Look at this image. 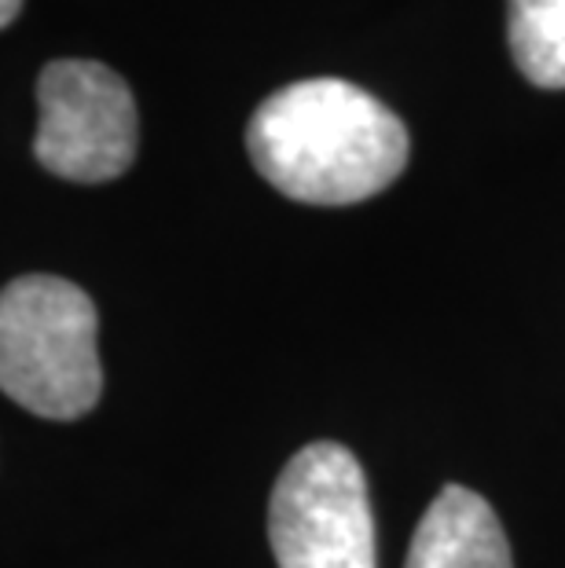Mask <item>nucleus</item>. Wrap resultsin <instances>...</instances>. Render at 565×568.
<instances>
[{
    "instance_id": "nucleus-1",
    "label": "nucleus",
    "mask_w": 565,
    "mask_h": 568,
    "mask_svg": "<svg viewBox=\"0 0 565 568\" xmlns=\"http://www.w3.org/2000/svg\"><path fill=\"white\" fill-rule=\"evenodd\" d=\"M258 173L286 199L353 205L386 191L407 165V129L386 103L342 78L272 92L246 129Z\"/></svg>"
},
{
    "instance_id": "nucleus-2",
    "label": "nucleus",
    "mask_w": 565,
    "mask_h": 568,
    "mask_svg": "<svg viewBox=\"0 0 565 568\" xmlns=\"http://www.w3.org/2000/svg\"><path fill=\"white\" fill-rule=\"evenodd\" d=\"M95 305L59 275H19L0 290V393L41 418L70 422L100 404Z\"/></svg>"
},
{
    "instance_id": "nucleus-3",
    "label": "nucleus",
    "mask_w": 565,
    "mask_h": 568,
    "mask_svg": "<svg viewBox=\"0 0 565 568\" xmlns=\"http://www.w3.org/2000/svg\"><path fill=\"white\" fill-rule=\"evenodd\" d=\"M269 542L280 568H379L367 480L349 447L320 440L283 466Z\"/></svg>"
},
{
    "instance_id": "nucleus-4",
    "label": "nucleus",
    "mask_w": 565,
    "mask_h": 568,
    "mask_svg": "<svg viewBox=\"0 0 565 568\" xmlns=\"http://www.w3.org/2000/svg\"><path fill=\"white\" fill-rule=\"evenodd\" d=\"M33 154L74 184H107L137 159L140 118L129 84L92 59H56L38 78Z\"/></svg>"
},
{
    "instance_id": "nucleus-5",
    "label": "nucleus",
    "mask_w": 565,
    "mask_h": 568,
    "mask_svg": "<svg viewBox=\"0 0 565 568\" xmlns=\"http://www.w3.org/2000/svg\"><path fill=\"white\" fill-rule=\"evenodd\" d=\"M404 568H514V561L488 499L448 485L418 521Z\"/></svg>"
},
{
    "instance_id": "nucleus-6",
    "label": "nucleus",
    "mask_w": 565,
    "mask_h": 568,
    "mask_svg": "<svg viewBox=\"0 0 565 568\" xmlns=\"http://www.w3.org/2000/svg\"><path fill=\"white\" fill-rule=\"evenodd\" d=\"M514 63L539 89H565V0H511Z\"/></svg>"
},
{
    "instance_id": "nucleus-7",
    "label": "nucleus",
    "mask_w": 565,
    "mask_h": 568,
    "mask_svg": "<svg viewBox=\"0 0 565 568\" xmlns=\"http://www.w3.org/2000/svg\"><path fill=\"white\" fill-rule=\"evenodd\" d=\"M19 8H22V0H0V30L19 16Z\"/></svg>"
}]
</instances>
